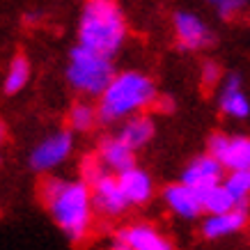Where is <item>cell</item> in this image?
Masks as SVG:
<instances>
[{
    "label": "cell",
    "instance_id": "cell-1",
    "mask_svg": "<svg viewBox=\"0 0 250 250\" xmlns=\"http://www.w3.org/2000/svg\"><path fill=\"white\" fill-rule=\"evenodd\" d=\"M39 197L55 225L67 234L69 241H83L92 223V188L85 182H64L48 177L39 186Z\"/></svg>",
    "mask_w": 250,
    "mask_h": 250
},
{
    "label": "cell",
    "instance_id": "cell-2",
    "mask_svg": "<svg viewBox=\"0 0 250 250\" xmlns=\"http://www.w3.org/2000/svg\"><path fill=\"white\" fill-rule=\"evenodd\" d=\"M126 39V21L117 2L90 0L85 2L78 21V46L113 60Z\"/></svg>",
    "mask_w": 250,
    "mask_h": 250
},
{
    "label": "cell",
    "instance_id": "cell-3",
    "mask_svg": "<svg viewBox=\"0 0 250 250\" xmlns=\"http://www.w3.org/2000/svg\"><path fill=\"white\" fill-rule=\"evenodd\" d=\"M156 94L152 78L140 71H122L113 78L108 90L101 94L97 106L99 122H117L122 117L152 106Z\"/></svg>",
    "mask_w": 250,
    "mask_h": 250
},
{
    "label": "cell",
    "instance_id": "cell-4",
    "mask_svg": "<svg viewBox=\"0 0 250 250\" xmlns=\"http://www.w3.org/2000/svg\"><path fill=\"white\" fill-rule=\"evenodd\" d=\"M115 74L113 62L108 58L92 53L83 46H74L69 51V67H67V81L81 94L87 97H101L113 83Z\"/></svg>",
    "mask_w": 250,
    "mask_h": 250
},
{
    "label": "cell",
    "instance_id": "cell-5",
    "mask_svg": "<svg viewBox=\"0 0 250 250\" xmlns=\"http://www.w3.org/2000/svg\"><path fill=\"white\" fill-rule=\"evenodd\" d=\"M209 154L229 172L250 170V138L213 133L209 138Z\"/></svg>",
    "mask_w": 250,
    "mask_h": 250
},
{
    "label": "cell",
    "instance_id": "cell-6",
    "mask_svg": "<svg viewBox=\"0 0 250 250\" xmlns=\"http://www.w3.org/2000/svg\"><path fill=\"white\" fill-rule=\"evenodd\" d=\"M74 149V133L71 131H55L48 138H44L42 143L32 149L30 154V167L37 172H46L53 170L60 163L69 159V154Z\"/></svg>",
    "mask_w": 250,
    "mask_h": 250
},
{
    "label": "cell",
    "instance_id": "cell-7",
    "mask_svg": "<svg viewBox=\"0 0 250 250\" xmlns=\"http://www.w3.org/2000/svg\"><path fill=\"white\" fill-rule=\"evenodd\" d=\"M172 23L179 48H184V51H197V48L211 46L216 39L213 32L209 30V25L193 12H177L172 16Z\"/></svg>",
    "mask_w": 250,
    "mask_h": 250
},
{
    "label": "cell",
    "instance_id": "cell-8",
    "mask_svg": "<svg viewBox=\"0 0 250 250\" xmlns=\"http://www.w3.org/2000/svg\"><path fill=\"white\" fill-rule=\"evenodd\" d=\"M223 170L225 167L220 166L211 154H202V156L193 159L186 166V170L182 174V184H186V186H190L193 190L200 193V190L223 184Z\"/></svg>",
    "mask_w": 250,
    "mask_h": 250
},
{
    "label": "cell",
    "instance_id": "cell-9",
    "mask_svg": "<svg viewBox=\"0 0 250 250\" xmlns=\"http://www.w3.org/2000/svg\"><path fill=\"white\" fill-rule=\"evenodd\" d=\"M92 205L104 216H122L126 211V197L120 188V182L113 174H104L94 186H92Z\"/></svg>",
    "mask_w": 250,
    "mask_h": 250
},
{
    "label": "cell",
    "instance_id": "cell-10",
    "mask_svg": "<svg viewBox=\"0 0 250 250\" xmlns=\"http://www.w3.org/2000/svg\"><path fill=\"white\" fill-rule=\"evenodd\" d=\"M97 159L104 167L117 172V177L136 167V154H133V149L126 147L117 136L115 138H104V140L99 143Z\"/></svg>",
    "mask_w": 250,
    "mask_h": 250
},
{
    "label": "cell",
    "instance_id": "cell-11",
    "mask_svg": "<svg viewBox=\"0 0 250 250\" xmlns=\"http://www.w3.org/2000/svg\"><path fill=\"white\" fill-rule=\"evenodd\" d=\"M163 200L170 207V211L177 213L179 218L193 220L202 213V202H200V193L193 190L186 184H170L163 190Z\"/></svg>",
    "mask_w": 250,
    "mask_h": 250
},
{
    "label": "cell",
    "instance_id": "cell-12",
    "mask_svg": "<svg viewBox=\"0 0 250 250\" xmlns=\"http://www.w3.org/2000/svg\"><path fill=\"white\" fill-rule=\"evenodd\" d=\"M117 239L129 243L133 250H177L161 232H156L152 225H145V223L122 229Z\"/></svg>",
    "mask_w": 250,
    "mask_h": 250
},
{
    "label": "cell",
    "instance_id": "cell-13",
    "mask_svg": "<svg viewBox=\"0 0 250 250\" xmlns=\"http://www.w3.org/2000/svg\"><path fill=\"white\" fill-rule=\"evenodd\" d=\"M248 223V211L246 209H234L228 213H218V216H207L202 223V236L213 241V239H223L234 232H241Z\"/></svg>",
    "mask_w": 250,
    "mask_h": 250
},
{
    "label": "cell",
    "instance_id": "cell-14",
    "mask_svg": "<svg viewBox=\"0 0 250 250\" xmlns=\"http://www.w3.org/2000/svg\"><path fill=\"white\" fill-rule=\"evenodd\" d=\"M120 182V188L126 197V202L131 205H145L149 202V197L154 195V184H152V177L140 170V167H133L129 172H124L117 177Z\"/></svg>",
    "mask_w": 250,
    "mask_h": 250
},
{
    "label": "cell",
    "instance_id": "cell-15",
    "mask_svg": "<svg viewBox=\"0 0 250 250\" xmlns=\"http://www.w3.org/2000/svg\"><path fill=\"white\" fill-rule=\"evenodd\" d=\"M220 110L225 115H229V117H236V120L248 117L250 101L241 92V76L239 74H232L225 81V87L220 92Z\"/></svg>",
    "mask_w": 250,
    "mask_h": 250
},
{
    "label": "cell",
    "instance_id": "cell-16",
    "mask_svg": "<svg viewBox=\"0 0 250 250\" xmlns=\"http://www.w3.org/2000/svg\"><path fill=\"white\" fill-rule=\"evenodd\" d=\"M117 138H120L126 147H131V149L136 152V149L145 147V145L154 138V122L149 120V117H145V115L131 117V120L124 122V126L120 129Z\"/></svg>",
    "mask_w": 250,
    "mask_h": 250
},
{
    "label": "cell",
    "instance_id": "cell-17",
    "mask_svg": "<svg viewBox=\"0 0 250 250\" xmlns=\"http://www.w3.org/2000/svg\"><path fill=\"white\" fill-rule=\"evenodd\" d=\"M200 202H202V211H207L209 216H218V213H228L239 209L234 197L229 195V190L223 184L211 186L207 190H200Z\"/></svg>",
    "mask_w": 250,
    "mask_h": 250
},
{
    "label": "cell",
    "instance_id": "cell-18",
    "mask_svg": "<svg viewBox=\"0 0 250 250\" xmlns=\"http://www.w3.org/2000/svg\"><path fill=\"white\" fill-rule=\"evenodd\" d=\"M30 81V62L25 55H14L7 67V76H5V94H16L25 87Z\"/></svg>",
    "mask_w": 250,
    "mask_h": 250
},
{
    "label": "cell",
    "instance_id": "cell-19",
    "mask_svg": "<svg viewBox=\"0 0 250 250\" xmlns=\"http://www.w3.org/2000/svg\"><path fill=\"white\" fill-rule=\"evenodd\" d=\"M223 186L229 190V195L234 197V202L239 209H246L250 200V170H236L229 172L223 179Z\"/></svg>",
    "mask_w": 250,
    "mask_h": 250
},
{
    "label": "cell",
    "instance_id": "cell-20",
    "mask_svg": "<svg viewBox=\"0 0 250 250\" xmlns=\"http://www.w3.org/2000/svg\"><path fill=\"white\" fill-rule=\"evenodd\" d=\"M69 126L74 131H90L94 126V122L99 120L97 108H92L90 104H74L69 110Z\"/></svg>",
    "mask_w": 250,
    "mask_h": 250
},
{
    "label": "cell",
    "instance_id": "cell-21",
    "mask_svg": "<svg viewBox=\"0 0 250 250\" xmlns=\"http://www.w3.org/2000/svg\"><path fill=\"white\" fill-rule=\"evenodd\" d=\"M81 170H83V182L87 184V186H94V184L99 182V179H101V177H104V166H101V163H99V159L97 156H87V159H83V163H81Z\"/></svg>",
    "mask_w": 250,
    "mask_h": 250
},
{
    "label": "cell",
    "instance_id": "cell-22",
    "mask_svg": "<svg viewBox=\"0 0 250 250\" xmlns=\"http://www.w3.org/2000/svg\"><path fill=\"white\" fill-rule=\"evenodd\" d=\"M216 9H218L220 19L232 21V19L243 9V2L241 0H218V2H216Z\"/></svg>",
    "mask_w": 250,
    "mask_h": 250
},
{
    "label": "cell",
    "instance_id": "cell-23",
    "mask_svg": "<svg viewBox=\"0 0 250 250\" xmlns=\"http://www.w3.org/2000/svg\"><path fill=\"white\" fill-rule=\"evenodd\" d=\"M220 78V69L218 64H213V62H207L205 67H202V81H205L207 87H211V85L218 83Z\"/></svg>",
    "mask_w": 250,
    "mask_h": 250
},
{
    "label": "cell",
    "instance_id": "cell-24",
    "mask_svg": "<svg viewBox=\"0 0 250 250\" xmlns=\"http://www.w3.org/2000/svg\"><path fill=\"white\" fill-rule=\"evenodd\" d=\"M152 108L156 110V113H163V115H170L174 110V101L167 94H161V97H156L154 99V104H152Z\"/></svg>",
    "mask_w": 250,
    "mask_h": 250
},
{
    "label": "cell",
    "instance_id": "cell-25",
    "mask_svg": "<svg viewBox=\"0 0 250 250\" xmlns=\"http://www.w3.org/2000/svg\"><path fill=\"white\" fill-rule=\"evenodd\" d=\"M110 250H133V248H131L129 243H124V241H120V239H115L113 246H110Z\"/></svg>",
    "mask_w": 250,
    "mask_h": 250
},
{
    "label": "cell",
    "instance_id": "cell-26",
    "mask_svg": "<svg viewBox=\"0 0 250 250\" xmlns=\"http://www.w3.org/2000/svg\"><path fill=\"white\" fill-rule=\"evenodd\" d=\"M5 136H7V129H5V124L0 122V145L5 143Z\"/></svg>",
    "mask_w": 250,
    "mask_h": 250
}]
</instances>
